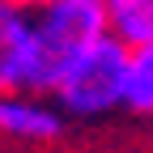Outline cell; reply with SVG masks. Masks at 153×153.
I'll list each match as a JSON object with an SVG mask.
<instances>
[{
    "instance_id": "1",
    "label": "cell",
    "mask_w": 153,
    "mask_h": 153,
    "mask_svg": "<svg viewBox=\"0 0 153 153\" xmlns=\"http://www.w3.org/2000/svg\"><path fill=\"white\" fill-rule=\"evenodd\" d=\"M34 22V55H30V85L26 94H55L68 68L111 34L106 0H43L30 9Z\"/></svg>"
},
{
    "instance_id": "2",
    "label": "cell",
    "mask_w": 153,
    "mask_h": 153,
    "mask_svg": "<svg viewBox=\"0 0 153 153\" xmlns=\"http://www.w3.org/2000/svg\"><path fill=\"white\" fill-rule=\"evenodd\" d=\"M128 64H132V47L123 38H98L81 60L68 68V76L60 81L55 98L72 115H106L115 106L128 102Z\"/></svg>"
},
{
    "instance_id": "3",
    "label": "cell",
    "mask_w": 153,
    "mask_h": 153,
    "mask_svg": "<svg viewBox=\"0 0 153 153\" xmlns=\"http://www.w3.org/2000/svg\"><path fill=\"white\" fill-rule=\"evenodd\" d=\"M30 55H34L30 9L0 0V94L30 85Z\"/></svg>"
},
{
    "instance_id": "4",
    "label": "cell",
    "mask_w": 153,
    "mask_h": 153,
    "mask_svg": "<svg viewBox=\"0 0 153 153\" xmlns=\"http://www.w3.org/2000/svg\"><path fill=\"white\" fill-rule=\"evenodd\" d=\"M64 132L60 111L26 98V89H9L0 94V136H13V140H55Z\"/></svg>"
},
{
    "instance_id": "5",
    "label": "cell",
    "mask_w": 153,
    "mask_h": 153,
    "mask_svg": "<svg viewBox=\"0 0 153 153\" xmlns=\"http://www.w3.org/2000/svg\"><path fill=\"white\" fill-rule=\"evenodd\" d=\"M106 22L128 47L153 43V0H106Z\"/></svg>"
},
{
    "instance_id": "6",
    "label": "cell",
    "mask_w": 153,
    "mask_h": 153,
    "mask_svg": "<svg viewBox=\"0 0 153 153\" xmlns=\"http://www.w3.org/2000/svg\"><path fill=\"white\" fill-rule=\"evenodd\" d=\"M136 115H153V43L132 47V64H128V102Z\"/></svg>"
},
{
    "instance_id": "7",
    "label": "cell",
    "mask_w": 153,
    "mask_h": 153,
    "mask_svg": "<svg viewBox=\"0 0 153 153\" xmlns=\"http://www.w3.org/2000/svg\"><path fill=\"white\" fill-rule=\"evenodd\" d=\"M13 4H22V9H38L43 0H13Z\"/></svg>"
}]
</instances>
